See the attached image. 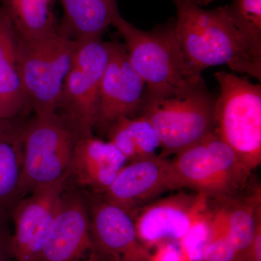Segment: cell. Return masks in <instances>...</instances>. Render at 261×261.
Returning <instances> with one entry per match:
<instances>
[{"label":"cell","instance_id":"7","mask_svg":"<svg viewBox=\"0 0 261 261\" xmlns=\"http://www.w3.org/2000/svg\"><path fill=\"white\" fill-rule=\"evenodd\" d=\"M77 135L57 112L35 114L24 123L23 168L20 195L70 176Z\"/></svg>","mask_w":261,"mask_h":261},{"label":"cell","instance_id":"16","mask_svg":"<svg viewBox=\"0 0 261 261\" xmlns=\"http://www.w3.org/2000/svg\"><path fill=\"white\" fill-rule=\"evenodd\" d=\"M28 107L19 73L18 35L0 3V118H18Z\"/></svg>","mask_w":261,"mask_h":261},{"label":"cell","instance_id":"25","mask_svg":"<svg viewBox=\"0 0 261 261\" xmlns=\"http://www.w3.org/2000/svg\"><path fill=\"white\" fill-rule=\"evenodd\" d=\"M11 214L0 207V261L15 260L11 231Z\"/></svg>","mask_w":261,"mask_h":261},{"label":"cell","instance_id":"20","mask_svg":"<svg viewBox=\"0 0 261 261\" xmlns=\"http://www.w3.org/2000/svg\"><path fill=\"white\" fill-rule=\"evenodd\" d=\"M56 0H0L20 39L34 40L58 30Z\"/></svg>","mask_w":261,"mask_h":261},{"label":"cell","instance_id":"5","mask_svg":"<svg viewBox=\"0 0 261 261\" xmlns=\"http://www.w3.org/2000/svg\"><path fill=\"white\" fill-rule=\"evenodd\" d=\"M76 41L60 32L25 41L18 37V68L29 107L35 114L57 112Z\"/></svg>","mask_w":261,"mask_h":261},{"label":"cell","instance_id":"27","mask_svg":"<svg viewBox=\"0 0 261 261\" xmlns=\"http://www.w3.org/2000/svg\"><path fill=\"white\" fill-rule=\"evenodd\" d=\"M189 1L192 2V3H195V4L201 7L210 4L214 0H189Z\"/></svg>","mask_w":261,"mask_h":261},{"label":"cell","instance_id":"30","mask_svg":"<svg viewBox=\"0 0 261 261\" xmlns=\"http://www.w3.org/2000/svg\"><path fill=\"white\" fill-rule=\"evenodd\" d=\"M0 120H1V118H0Z\"/></svg>","mask_w":261,"mask_h":261},{"label":"cell","instance_id":"26","mask_svg":"<svg viewBox=\"0 0 261 261\" xmlns=\"http://www.w3.org/2000/svg\"><path fill=\"white\" fill-rule=\"evenodd\" d=\"M240 261H261V222L257 226L251 245Z\"/></svg>","mask_w":261,"mask_h":261},{"label":"cell","instance_id":"4","mask_svg":"<svg viewBox=\"0 0 261 261\" xmlns=\"http://www.w3.org/2000/svg\"><path fill=\"white\" fill-rule=\"evenodd\" d=\"M220 87L214 130L250 171L261 163V86L247 76L215 73Z\"/></svg>","mask_w":261,"mask_h":261},{"label":"cell","instance_id":"19","mask_svg":"<svg viewBox=\"0 0 261 261\" xmlns=\"http://www.w3.org/2000/svg\"><path fill=\"white\" fill-rule=\"evenodd\" d=\"M108 141L112 142L128 162L157 155L161 142L152 123L142 115L122 117L109 127Z\"/></svg>","mask_w":261,"mask_h":261},{"label":"cell","instance_id":"2","mask_svg":"<svg viewBox=\"0 0 261 261\" xmlns=\"http://www.w3.org/2000/svg\"><path fill=\"white\" fill-rule=\"evenodd\" d=\"M216 99L204 81L169 92L145 91L140 115L157 132L161 157L179 153L214 132Z\"/></svg>","mask_w":261,"mask_h":261},{"label":"cell","instance_id":"28","mask_svg":"<svg viewBox=\"0 0 261 261\" xmlns=\"http://www.w3.org/2000/svg\"><path fill=\"white\" fill-rule=\"evenodd\" d=\"M5 121H6V120H0V128L4 125Z\"/></svg>","mask_w":261,"mask_h":261},{"label":"cell","instance_id":"11","mask_svg":"<svg viewBox=\"0 0 261 261\" xmlns=\"http://www.w3.org/2000/svg\"><path fill=\"white\" fill-rule=\"evenodd\" d=\"M86 195L91 233L104 261H151L152 255L140 241L134 218L103 198Z\"/></svg>","mask_w":261,"mask_h":261},{"label":"cell","instance_id":"23","mask_svg":"<svg viewBox=\"0 0 261 261\" xmlns=\"http://www.w3.org/2000/svg\"><path fill=\"white\" fill-rule=\"evenodd\" d=\"M200 261H238L236 250L228 237L221 207L213 212L212 234Z\"/></svg>","mask_w":261,"mask_h":261},{"label":"cell","instance_id":"10","mask_svg":"<svg viewBox=\"0 0 261 261\" xmlns=\"http://www.w3.org/2000/svg\"><path fill=\"white\" fill-rule=\"evenodd\" d=\"M108 42L109 60L99 87L95 123L106 132L118 118L140 115L146 86L130 64L124 44L116 39Z\"/></svg>","mask_w":261,"mask_h":261},{"label":"cell","instance_id":"8","mask_svg":"<svg viewBox=\"0 0 261 261\" xmlns=\"http://www.w3.org/2000/svg\"><path fill=\"white\" fill-rule=\"evenodd\" d=\"M76 42L59 108L80 137L92 135L95 127L99 87L109 60V47L102 38Z\"/></svg>","mask_w":261,"mask_h":261},{"label":"cell","instance_id":"6","mask_svg":"<svg viewBox=\"0 0 261 261\" xmlns=\"http://www.w3.org/2000/svg\"><path fill=\"white\" fill-rule=\"evenodd\" d=\"M170 163L178 189H192L219 200L241 192L252 173L215 130Z\"/></svg>","mask_w":261,"mask_h":261},{"label":"cell","instance_id":"24","mask_svg":"<svg viewBox=\"0 0 261 261\" xmlns=\"http://www.w3.org/2000/svg\"><path fill=\"white\" fill-rule=\"evenodd\" d=\"M213 229V212L208 206L196 217L181 243L191 260L200 261L204 249L210 240Z\"/></svg>","mask_w":261,"mask_h":261},{"label":"cell","instance_id":"14","mask_svg":"<svg viewBox=\"0 0 261 261\" xmlns=\"http://www.w3.org/2000/svg\"><path fill=\"white\" fill-rule=\"evenodd\" d=\"M209 199L200 192L180 193L144 206L134 219L139 239L152 245L181 241Z\"/></svg>","mask_w":261,"mask_h":261},{"label":"cell","instance_id":"29","mask_svg":"<svg viewBox=\"0 0 261 261\" xmlns=\"http://www.w3.org/2000/svg\"><path fill=\"white\" fill-rule=\"evenodd\" d=\"M99 261H104V260H102V259L100 258V260Z\"/></svg>","mask_w":261,"mask_h":261},{"label":"cell","instance_id":"1","mask_svg":"<svg viewBox=\"0 0 261 261\" xmlns=\"http://www.w3.org/2000/svg\"><path fill=\"white\" fill-rule=\"evenodd\" d=\"M175 34L185 60L197 73L226 65L261 80V51L256 50L228 18L226 6L202 9L189 0H173Z\"/></svg>","mask_w":261,"mask_h":261},{"label":"cell","instance_id":"22","mask_svg":"<svg viewBox=\"0 0 261 261\" xmlns=\"http://www.w3.org/2000/svg\"><path fill=\"white\" fill-rule=\"evenodd\" d=\"M226 6L234 27L252 47L261 51V0H233Z\"/></svg>","mask_w":261,"mask_h":261},{"label":"cell","instance_id":"18","mask_svg":"<svg viewBox=\"0 0 261 261\" xmlns=\"http://www.w3.org/2000/svg\"><path fill=\"white\" fill-rule=\"evenodd\" d=\"M17 118L6 120L0 128V207L10 214L22 199L24 123Z\"/></svg>","mask_w":261,"mask_h":261},{"label":"cell","instance_id":"15","mask_svg":"<svg viewBox=\"0 0 261 261\" xmlns=\"http://www.w3.org/2000/svg\"><path fill=\"white\" fill-rule=\"evenodd\" d=\"M128 163L110 141L93 135L77 137L72 154L70 179L82 190L102 195Z\"/></svg>","mask_w":261,"mask_h":261},{"label":"cell","instance_id":"12","mask_svg":"<svg viewBox=\"0 0 261 261\" xmlns=\"http://www.w3.org/2000/svg\"><path fill=\"white\" fill-rule=\"evenodd\" d=\"M70 176L34 190L19 200L11 212L14 224L13 245L15 260L35 261L42 249L61 196Z\"/></svg>","mask_w":261,"mask_h":261},{"label":"cell","instance_id":"17","mask_svg":"<svg viewBox=\"0 0 261 261\" xmlns=\"http://www.w3.org/2000/svg\"><path fill=\"white\" fill-rule=\"evenodd\" d=\"M60 32L75 41L102 38L119 16L117 0H60Z\"/></svg>","mask_w":261,"mask_h":261},{"label":"cell","instance_id":"9","mask_svg":"<svg viewBox=\"0 0 261 261\" xmlns=\"http://www.w3.org/2000/svg\"><path fill=\"white\" fill-rule=\"evenodd\" d=\"M35 261H99L87 198L79 187L68 185L62 195Z\"/></svg>","mask_w":261,"mask_h":261},{"label":"cell","instance_id":"3","mask_svg":"<svg viewBox=\"0 0 261 261\" xmlns=\"http://www.w3.org/2000/svg\"><path fill=\"white\" fill-rule=\"evenodd\" d=\"M113 27L124 40L128 60L147 92H169L203 82L185 60L175 34V18L142 31L119 15Z\"/></svg>","mask_w":261,"mask_h":261},{"label":"cell","instance_id":"21","mask_svg":"<svg viewBox=\"0 0 261 261\" xmlns=\"http://www.w3.org/2000/svg\"><path fill=\"white\" fill-rule=\"evenodd\" d=\"M221 201L225 202L221 208L228 237L236 250L238 261H240L251 245L261 222L260 190H255L245 199H234L233 196Z\"/></svg>","mask_w":261,"mask_h":261},{"label":"cell","instance_id":"13","mask_svg":"<svg viewBox=\"0 0 261 261\" xmlns=\"http://www.w3.org/2000/svg\"><path fill=\"white\" fill-rule=\"evenodd\" d=\"M176 189L169 160L155 155L127 163L102 194V198L133 217L143 204Z\"/></svg>","mask_w":261,"mask_h":261}]
</instances>
